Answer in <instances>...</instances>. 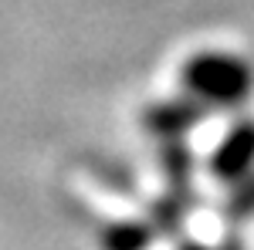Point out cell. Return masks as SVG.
<instances>
[{
    "label": "cell",
    "instance_id": "6da1fadb",
    "mask_svg": "<svg viewBox=\"0 0 254 250\" xmlns=\"http://www.w3.org/2000/svg\"><path fill=\"white\" fill-rule=\"evenodd\" d=\"M183 85L196 101L227 108L251 92L254 71L248 61L234 58V54H196L183 68Z\"/></svg>",
    "mask_w": 254,
    "mask_h": 250
},
{
    "label": "cell",
    "instance_id": "7a4b0ae2",
    "mask_svg": "<svg viewBox=\"0 0 254 250\" xmlns=\"http://www.w3.org/2000/svg\"><path fill=\"white\" fill-rule=\"evenodd\" d=\"M254 162V122L237 125L234 132L224 139V146L214 155V173L220 179H237Z\"/></svg>",
    "mask_w": 254,
    "mask_h": 250
},
{
    "label": "cell",
    "instance_id": "3957f363",
    "mask_svg": "<svg viewBox=\"0 0 254 250\" xmlns=\"http://www.w3.org/2000/svg\"><path fill=\"white\" fill-rule=\"evenodd\" d=\"M146 244H149V237H146L142 227H116L105 237V247L109 250H142Z\"/></svg>",
    "mask_w": 254,
    "mask_h": 250
},
{
    "label": "cell",
    "instance_id": "277c9868",
    "mask_svg": "<svg viewBox=\"0 0 254 250\" xmlns=\"http://www.w3.org/2000/svg\"><path fill=\"white\" fill-rule=\"evenodd\" d=\"M190 250H200V247H190Z\"/></svg>",
    "mask_w": 254,
    "mask_h": 250
}]
</instances>
